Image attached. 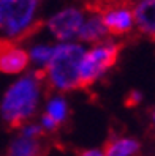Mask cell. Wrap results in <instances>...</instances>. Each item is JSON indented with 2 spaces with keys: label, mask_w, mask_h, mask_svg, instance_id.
<instances>
[{
  "label": "cell",
  "mask_w": 155,
  "mask_h": 156,
  "mask_svg": "<svg viewBox=\"0 0 155 156\" xmlns=\"http://www.w3.org/2000/svg\"><path fill=\"white\" fill-rule=\"evenodd\" d=\"M139 150V144L133 139H113L105 144L103 156H133Z\"/></svg>",
  "instance_id": "8fae6325"
},
{
  "label": "cell",
  "mask_w": 155,
  "mask_h": 156,
  "mask_svg": "<svg viewBox=\"0 0 155 156\" xmlns=\"http://www.w3.org/2000/svg\"><path fill=\"white\" fill-rule=\"evenodd\" d=\"M38 0H0V38L21 41L40 25Z\"/></svg>",
  "instance_id": "3957f363"
},
{
  "label": "cell",
  "mask_w": 155,
  "mask_h": 156,
  "mask_svg": "<svg viewBox=\"0 0 155 156\" xmlns=\"http://www.w3.org/2000/svg\"><path fill=\"white\" fill-rule=\"evenodd\" d=\"M108 32H106V27L103 25V21L100 17L98 11L90 8V10L86 13V19L83 22L78 33V40L83 41V43H101L106 40Z\"/></svg>",
  "instance_id": "ba28073f"
},
{
  "label": "cell",
  "mask_w": 155,
  "mask_h": 156,
  "mask_svg": "<svg viewBox=\"0 0 155 156\" xmlns=\"http://www.w3.org/2000/svg\"><path fill=\"white\" fill-rule=\"evenodd\" d=\"M141 99H142V96H141L139 91H130L128 96H127L125 104L128 106V107H135V106H138L141 103Z\"/></svg>",
  "instance_id": "9a60e30c"
},
{
  "label": "cell",
  "mask_w": 155,
  "mask_h": 156,
  "mask_svg": "<svg viewBox=\"0 0 155 156\" xmlns=\"http://www.w3.org/2000/svg\"><path fill=\"white\" fill-rule=\"evenodd\" d=\"M52 51H54V46H49V44H36L33 48L27 52L29 54V58L38 66H46L48 62L52 55Z\"/></svg>",
  "instance_id": "7c38bea8"
},
{
  "label": "cell",
  "mask_w": 155,
  "mask_h": 156,
  "mask_svg": "<svg viewBox=\"0 0 155 156\" xmlns=\"http://www.w3.org/2000/svg\"><path fill=\"white\" fill-rule=\"evenodd\" d=\"M29 54L22 48L16 46V43L0 38V71L6 74L21 73L29 65Z\"/></svg>",
  "instance_id": "52a82bcc"
},
{
  "label": "cell",
  "mask_w": 155,
  "mask_h": 156,
  "mask_svg": "<svg viewBox=\"0 0 155 156\" xmlns=\"http://www.w3.org/2000/svg\"><path fill=\"white\" fill-rule=\"evenodd\" d=\"M43 126L46 128V129H51V131H54V129H57L59 123H57L56 120H52V118H51L49 115H46V114H44V115H43Z\"/></svg>",
  "instance_id": "2e32d148"
},
{
  "label": "cell",
  "mask_w": 155,
  "mask_h": 156,
  "mask_svg": "<svg viewBox=\"0 0 155 156\" xmlns=\"http://www.w3.org/2000/svg\"><path fill=\"white\" fill-rule=\"evenodd\" d=\"M21 136L29 137V139H40V137L43 136L41 126H38V125H24L22 131H21Z\"/></svg>",
  "instance_id": "5bb4252c"
},
{
  "label": "cell",
  "mask_w": 155,
  "mask_h": 156,
  "mask_svg": "<svg viewBox=\"0 0 155 156\" xmlns=\"http://www.w3.org/2000/svg\"><path fill=\"white\" fill-rule=\"evenodd\" d=\"M135 27L155 40V0H138L133 3Z\"/></svg>",
  "instance_id": "9c48e42d"
},
{
  "label": "cell",
  "mask_w": 155,
  "mask_h": 156,
  "mask_svg": "<svg viewBox=\"0 0 155 156\" xmlns=\"http://www.w3.org/2000/svg\"><path fill=\"white\" fill-rule=\"evenodd\" d=\"M86 49L76 43H60L54 46L52 55L44 66V80L60 91L79 88V66Z\"/></svg>",
  "instance_id": "6da1fadb"
},
{
  "label": "cell",
  "mask_w": 155,
  "mask_h": 156,
  "mask_svg": "<svg viewBox=\"0 0 155 156\" xmlns=\"http://www.w3.org/2000/svg\"><path fill=\"white\" fill-rule=\"evenodd\" d=\"M86 10L81 6H65L46 21V29L60 43H71L78 38L79 29L86 19Z\"/></svg>",
  "instance_id": "8992f818"
},
{
  "label": "cell",
  "mask_w": 155,
  "mask_h": 156,
  "mask_svg": "<svg viewBox=\"0 0 155 156\" xmlns=\"http://www.w3.org/2000/svg\"><path fill=\"white\" fill-rule=\"evenodd\" d=\"M94 10L98 11L108 35L120 36L135 29L133 3L128 0H108Z\"/></svg>",
  "instance_id": "5b68a950"
},
{
  "label": "cell",
  "mask_w": 155,
  "mask_h": 156,
  "mask_svg": "<svg viewBox=\"0 0 155 156\" xmlns=\"http://www.w3.org/2000/svg\"><path fill=\"white\" fill-rule=\"evenodd\" d=\"M40 85L41 80L32 74L22 77L6 90L0 111L10 128H22L24 123L33 115L38 104Z\"/></svg>",
  "instance_id": "7a4b0ae2"
},
{
  "label": "cell",
  "mask_w": 155,
  "mask_h": 156,
  "mask_svg": "<svg viewBox=\"0 0 155 156\" xmlns=\"http://www.w3.org/2000/svg\"><path fill=\"white\" fill-rule=\"evenodd\" d=\"M119 52L120 46L109 40L92 44V48L84 52V57L81 60L79 88L87 90L89 87H92L100 76L116 65L117 58H119Z\"/></svg>",
  "instance_id": "277c9868"
},
{
  "label": "cell",
  "mask_w": 155,
  "mask_h": 156,
  "mask_svg": "<svg viewBox=\"0 0 155 156\" xmlns=\"http://www.w3.org/2000/svg\"><path fill=\"white\" fill-rule=\"evenodd\" d=\"M38 2H40V0H38Z\"/></svg>",
  "instance_id": "d6986e66"
},
{
  "label": "cell",
  "mask_w": 155,
  "mask_h": 156,
  "mask_svg": "<svg viewBox=\"0 0 155 156\" xmlns=\"http://www.w3.org/2000/svg\"><path fill=\"white\" fill-rule=\"evenodd\" d=\"M67 112H68V107H67V103L63 101L62 98H54L49 101L48 104V112L46 115H49L52 120H56L57 123L59 122H63L67 117Z\"/></svg>",
  "instance_id": "4fadbf2b"
},
{
  "label": "cell",
  "mask_w": 155,
  "mask_h": 156,
  "mask_svg": "<svg viewBox=\"0 0 155 156\" xmlns=\"http://www.w3.org/2000/svg\"><path fill=\"white\" fill-rule=\"evenodd\" d=\"M153 122H155V114H153Z\"/></svg>",
  "instance_id": "ac0fdd59"
},
{
  "label": "cell",
  "mask_w": 155,
  "mask_h": 156,
  "mask_svg": "<svg viewBox=\"0 0 155 156\" xmlns=\"http://www.w3.org/2000/svg\"><path fill=\"white\" fill-rule=\"evenodd\" d=\"M79 156H103V153L98 150H83L79 153Z\"/></svg>",
  "instance_id": "e0dca14e"
},
{
  "label": "cell",
  "mask_w": 155,
  "mask_h": 156,
  "mask_svg": "<svg viewBox=\"0 0 155 156\" xmlns=\"http://www.w3.org/2000/svg\"><path fill=\"white\" fill-rule=\"evenodd\" d=\"M48 145L40 139H29V137H17L11 142L8 148V156H46Z\"/></svg>",
  "instance_id": "30bf717a"
}]
</instances>
